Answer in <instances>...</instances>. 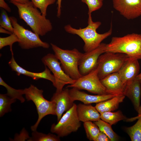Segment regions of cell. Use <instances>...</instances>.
Wrapping results in <instances>:
<instances>
[{
  "label": "cell",
  "instance_id": "7402d4cb",
  "mask_svg": "<svg viewBox=\"0 0 141 141\" xmlns=\"http://www.w3.org/2000/svg\"><path fill=\"white\" fill-rule=\"evenodd\" d=\"M137 117L138 120L135 124L125 128V131L132 141H141V114Z\"/></svg>",
  "mask_w": 141,
  "mask_h": 141
},
{
  "label": "cell",
  "instance_id": "f546056e",
  "mask_svg": "<svg viewBox=\"0 0 141 141\" xmlns=\"http://www.w3.org/2000/svg\"><path fill=\"white\" fill-rule=\"evenodd\" d=\"M19 40L16 36L13 33L7 37H0V49L7 46H9L10 51H13L12 45L16 42Z\"/></svg>",
  "mask_w": 141,
  "mask_h": 141
},
{
  "label": "cell",
  "instance_id": "74e56055",
  "mask_svg": "<svg viewBox=\"0 0 141 141\" xmlns=\"http://www.w3.org/2000/svg\"><path fill=\"white\" fill-rule=\"evenodd\" d=\"M101 1H103V0H101Z\"/></svg>",
  "mask_w": 141,
  "mask_h": 141
},
{
  "label": "cell",
  "instance_id": "d4e9b609",
  "mask_svg": "<svg viewBox=\"0 0 141 141\" xmlns=\"http://www.w3.org/2000/svg\"><path fill=\"white\" fill-rule=\"evenodd\" d=\"M16 99L10 97L6 94H0V117L11 111V104L15 102Z\"/></svg>",
  "mask_w": 141,
  "mask_h": 141
},
{
  "label": "cell",
  "instance_id": "4fadbf2b",
  "mask_svg": "<svg viewBox=\"0 0 141 141\" xmlns=\"http://www.w3.org/2000/svg\"><path fill=\"white\" fill-rule=\"evenodd\" d=\"M53 103L55 112L58 121L63 113L71 108L74 104V101L70 95L69 90L66 89L53 94L51 100Z\"/></svg>",
  "mask_w": 141,
  "mask_h": 141
},
{
  "label": "cell",
  "instance_id": "30bf717a",
  "mask_svg": "<svg viewBox=\"0 0 141 141\" xmlns=\"http://www.w3.org/2000/svg\"><path fill=\"white\" fill-rule=\"evenodd\" d=\"M74 87L79 90H84L98 95L108 94L98 75L97 66L87 74L76 80L72 84L67 88Z\"/></svg>",
  "mask_w": 141,
  "mask_h": 141
},
{
  "label": "cell",
  "instance_id": "d6986e66",
  "mask_svg": "<svg viewBox=\"0 0 141 141\" xmlns=\"http://www.w3.org/2000/svg\"><path fill=\"white\" fill-rule=\"evenodd\" d=\"M125 96L122 94L117 95L111 99L97 103L95 107L100 114L113 111L118 109L119 104L123 102Z\"/></svg>",
  "mask_w": 141,
  "mask_h": 141
},
{
  "label": "cell",
  "instance_id": "52a82bcc",
  "mask_svg": "<svg viewBox=\"0 0 141 141\" xmlns=\"http://www.w3.org/2000/svg\"><path fill=\"white\" fill-rule=\"evenodd\" d=\"M9 17L14 28L13 33L19 39V45L22 49H28L38 47L47 49L49 47V44L42 41L38 34L20 25L16 18L14 16Z\"/></svg>",
  "mask_w": 141,
  "mask_h": 141
},
{
  "label": "cell",
  "instance_id": "2e32d148",
  "mask_svg": "<svg viewBox=\"0 0 141 141\" xmlns=\"http://www.w3.org/2000/svg\"><path fill=\"white\" fill-rule=\"evenodd\" d=\"M100 80L108 94H123L126 83L118 72L110 74Z\"/></svg>",
  "mask_w": 141,
  "mask_h": 141
},
{
  "label": "cell",
  "instance_id": "8fae6325",
  "mask_svg": "<svg viewBox=\"0 0 141 141\" xmlns=\"http://www.w3.org/2000/svg\"><path fill=\"white\" fill-rule=\"evenodd\" d=\"M106 44L101 43L96 48L83 53L79 62V71L82 76L89 73L97 66L100 55L105 52Z\"/></svg>",
  "mask_w": 141,
  "mask_h": 141
},
{
  "label": "cell",
  "instance_id": "7c38bea8",
  "mask_svg": "<svg viewBox=\"0 0 141 141\" xmlns=\"http://www.w3.org/2000/svg\"><path fill=\"white\" fill-rule=\"evenodd\" d=\"M114 8L128 20L141 15V0H113Z\"/></svg>",
  "mask_w": 141,
  "mask_h": 141
},
{
  "label": "cell",
  "instance_id": "cb8c5ba5",
  "mask_svg": "<svg viewBox=\"0 0 141 141\" xmlns=\"http://www.w3.org/2000/svg\"><path fill=\"white\" fill-rule=\"evenodd\" d=\"M95 124L98 127L100 131L106 134L110 138L111 141H117L118 136L112 129L111 125L101 120L95 121Z\"/></svg>",
  "mask_w": 141,
  "mask_h": 141
},
{
  "label": "cell",
  "instance_id": "4dcf8cb0",
  "mask_svg": "<svg viewBox=\"0 0 141 141\" xmlns=\"http://www.w3.org/2000/svg\"><path fill=\"white\" fill-rule=\"evenodd\" d=\"M81 1L87 5L88 15L91 14L93 12L100 9L103 5V2L101 0H81Z\"/></svg>",
  "mask_w": 141,
  "mask_h": 141
},
{
  "label": "cell",
  "instance_id": "5b68a950",
  "mask_svg": "<svg viewBox=\"0 0 141 141\" xmlns=\"http://www.w3.org/2000/svg\"><path fill=\"white\" fill-rule=\"evenodd\" d=\"M24 95L27 100L32 101L35 105L38 114V120L31 127L32 131H37L42 119L49 115H56L54 104L51 101L46 99L43 95V90L39 89L33 85L24 89Z\"/></svg>",
  "mask_w": 141,
  "mask_h": 141
},
{
  "label": "cell",
  "instance_id": "4316f807",
  "mask_svg": "<svg viewBox=\"0 0 141 141\" xmlns=\"http://www.w3.org/2000/svg\"><path fill=\"white\" fill-rule=\"evenodd\" d=\"M84 126L87 138L90 140L95 141L100 131L98 127L90 121L84 122Z\"/></svg>",
  "mask_w": 141,
  "mask_h": 141
},
{
  "label": "cell",
  "instance_id": "9c48e42d",
  "mask_svg": "<svg viewBox=\"0 0 141 141\" xmlns=\"http://www.w3.org/2000/svg\"><path fill=\"white\" fill-rule=\"evenodd\" d=\"M42 61L52 73L55 79L54 87L56 92H60L63 90L66 85L73 84L75 81L68 75L62 68L60 62L54 54L49 53L44 56Z\"/></svg>",
  "mask_w": 141,
  "mask_h": 141
},
{
  "label": "cell",
  "instance_id": "83f0119b",
  "mask_svg": "<svg viewBox=\"0 0 141 141\" xmlns=\"http://www.w3.org/2000/svg\"><path fill=\"white\" fill-rule=\"evenodd\" d=\"M34 5L39 9L43 15L46 16L48 7L57 0H31Z\"/></svg>",
  "mask_w": 141,
  "mask_h": 141
},
{
  "label": "cell",
  "instance_id": "5bb4252c",
  "mask_svg": "<svg viewBox=\"0 0 141 141\" xmlns=\"http://www.w3.org/2000/svg\"><path fill=\"white\" fill-rule=\"evenodd\" d=\"M123 94L131 100L138 115H141V82L137 77L126 83Z\"/></svg>",
  "mask_w": 141,
  "mask_h": 141
},
{
  "label": "cell",
  "instance_id": "603a6c76",
  "mask_svg": "<svg viewBox=\"0 0 141 141\" xmlns=\"http://www.w3.org/2000/svg\"><path fill=\"white\" fill-rule=\"evenodd\" d=\"M0 85L6 88L7 91L6 94L10 97L18 99L21 103L25 102V100L23 96V95H24V89H16L13 88L5 82L1 77Z\"/></svg>",
  "mask_w": 141,
  "mask_h": 141
},
{
  "label": "cell",
  "instance_id": "484cf974",
  "mask_svg": "<svg viewBox=\"0 0 141 141\" xmlns=\"http://www.w3.org/2000/svg\"><path fill=\"white\" fill-rule=\"evenodd\" d=\"M60 137L51 133L47 134L37 132L33 131L32 137L28 141H58L60 140Z\"/></svg>",
  "mask_w": 141,
  "mask_h": 141
},
{
  "label": "cell",
  "instance_id": "8992f818",
  "mask_svg": "<svg viewBox=\"0 0 141 141\" xmlns=\"http://www.w3.org/2000/svg\"><path fill=\"white\" fill-rule=\"evenodd\" d=\"M129 57L121 53L106 52L98 58L97 64L98 75L101 80L111 73L118 72Z\"/></svg>",
  "mask_w": 141,
  "mask_h": 141
},
{
  "label": "cell",
  "instance_id": "f1b7e54d",
  "mask_svg": "<svg viewBox=\"0 0 141 141\" xmlns=\"http://www.w3.org/2000/svg\"><path fill=\"white\" fill-rule=\"evenodd\" d=\"M0 27L14 33V28L11 22L10 17L5 10H2L0 14Z\"/></svg>",
  "mask_w": 141,
  "mask_h": 141
},
{
  "label": "cell",
  "instance_id": "e575fe53",
  "mask_svg": "<svg viewBox=\"0 0 141 141\" xmlns=\"http://www.w3.org/2000/svg\"><path fill=\"white\" fill-rule=\"evenodd\" d=\"M0 33H1L7 34L10 35L13 33L10 32L1 27H0Z\"/></svg>",
  "mask_w": 141,
  "mask_h": 141
},
{
  "label": "cell",
  "instance_id": "8d00e7d4",
  "mask_svg": "<svg viewBox=\"0 0 141 141\" xmlns=\"http://www.w3.org/2000/svg\"><path fill=\"white\" fill-rule=\"evenodd\" d=\"M137 77L141 82V73L138 74Z\"/></svg>",
  "mask_w": 141,
  "mask_h": 141
},
{
  "label": "cell",
  "instance_id": "ac0fdd59",
  "mask_svg": "<svg viewBox=\"0 0 141 141\" xmlns=\"http://www.w3.org/2000/svg\"><path fill=\"white\" fill-rule=\"evenodd\" d=\"M77 115L79 121L84 122L96 121L100 119V114L95 107L91 105L80 104L77 105Z\"/></svg>",
  "mask_w": 141,
  "mask_h": 141
},
{
  "label": "cell",
  "instance_id": "ba28073f",
  "mask_svg": "<svg viewBox=\"0 0 141 141\" xmlns=\"http://www.w3.org/2000/svg\"><path fill=\"white\" fill-rule=\"evenodd\" d=\"M77 105L74 103L57 124L52 125L51 132L56 134L60 137H63L77 131L81 126L77 115Z\"/></svg>",
  "mask_w": 141,
  "mask_h": 141
},
{
  "label": "cell",
  "instance_id": "7a4b0ae2",
  "mask_svg": "<svg viewBox=\"0 0 141 141\" xmlns=\"http://www.w3.org/2000/svg\"><path fill=\"white\" fill-rule=\"evenodd\" d=\"M88 15V25L84 28L76 29L70 25H66L64 27L67 32L77 35L82 39L84 43L83 49L85 52L90 51L98 47L103 40L111 34L112 31L111 25L110 30L107 32L103 34L98 33L97 30L101 25V22H93L91 14Z\"/></svg>",
  "mask_w": 141,
  "mask_h": 141
},
{
  "label": "cell",
  "instance_id": "6da1fadb",
  "mask_svg": "<svg viewBox=\"0 0 141 141\" xmlns=\"http://www.w3.org/2000/svg\"><path fill=\"white\" fill-rule=\"evenodd\" d=\"M10 2L17 7L20 18L30 26L33 32L43 36L52 30L50 21L42 15L31 1L24 4L14 1Z\"/></svg>",
  "mask_w": 141,
  "mask_h": 141
},
{
  "label": "cell",
  "instance_id": "9a60e30c",
  "mask_svg": "<svg viewBox=\"0 0 141 141\" xmlns=\"http://www.w3.org/2000/svg\"><path fill=\"white\" fill-rule=\"evenodd\" d=\"M69 92L71 98L74 101L76 100L79 101L84 104H87L93 103H98L111 99L117 95L112 94L92 95L74 87L69 90Z\"/></svg>",
  "mask_w": 141,
  "mask_h": 141
},
{
  "label": "cell",
  "instance_id": "44dd1931",
  "mask_svg": "<svg viewBox=\"0 0 141 141\" xmlns=\"http://www.w3.org/2000/svg\"><path fill=\"white\" fill-rule=\"evenodd\" d=\"M100 114V119L111 125L120 120L127 119L120 111L114 112L106 111Z\"/></svg>",
  "mask_w": 141,
  "mask_h": 141
},
{
  "label": "cell",
  "instance_id": "277c9868",
  "mask_svg": "<svg viewBox=\"0 0 141 141\" xmlns=\"http://www.w3.org/2000/svg\"><path fill=\"white\" fill-rule=\"evenodd\" d=\"M50 44L54 55L60 61L61 67L65 73L75 80L81 77L78 66L79 60L83 53L76 49L65 50L52 43Z\"/></svg>",
  "mask_w": 141,
  "mask_h": 141
},
{
  "label": "cell",
  "instance_id": "d590c367",
  "mask_svg": "<svg viewBox=\"0 0 141 141\" xmlns=\"http://www.w3.org/2000/svg\"><path fill=\"white\" fill-rule=\"evenodd\" d=\"M10 1H14L21 4L26 3L29 1V0H7Z\"/></svg>",
  "mask_w": 141,
  "mask_h": 141
},
{
  "label": "cell",
  "instance_id": "836d02e7",
  "mask_svg": "<svg viewBox=\"0 0 141 141\" xmlns=\"http://www.w3.org/2000/svg\"><path fill=\"white\" fill-rule=\"evenodd\" d=\"M62 0H57V16L58 17H59L61 14V2Z\"/></svg>",
  "mask_w": 141,
  "mask_h": 141
},
{
  "label": "cell",
  "instance_id": "3957f363",
  "mask_svg": "<svg viewBox=\"0 0 141 141\" xmlns=\"http://www.w3.org/2000/svg\"><path fill=\"white\" fill-rule=\"evenodd\" d=\"M106 52L124 54L129 57L141 59V34L132 33L113 37L111 42L106 44Z\"/></svg>",
  "mask_w": 141,
  "mask_h": 141
},
{
  "label": "cell",
  "instance_id": "d6a6232c",
  "mask_svg": "<svg viewBox=\"0 0 141 141\" xmlns=\"http://www.w3.org/2000/svg\"><path fill=\"white\" fill-rule=\"evenodd\" d=\"M0 7L8 12H11V8L4 0H0Z\"/></svg>",
  "mask_w": 141,
  "mask_h": 141
},
{
  "label": "cell",
  "instance_id": "1f68e13d",
  "mask_svg": "<svg viewBox=\"0 0 141 141\" xmlns=\"http://www.w3.org/2000/svg\"><path fill=\"white\" fill-rule=\"evenodd\" d=\"M109 137L104 133L100 131L95 141H110Z\"/></svg>",
  "mask_w": 141,
  "mask_h": 141
},
{
  "label": "cell",
  "instance_id": "e0dca14e",
  "mask_svg": "<svg viewBox=\"0 0 141 141\" xmlns=\"http://www.w3.org/2000/svg\"><path fill=\"white\" fill-rule=\"evenodd\" d=\"M140 67L138 60L129 57L123 64L118 73L125 83L136 78L139 74Z\"/></svg>",
  "mask_w": 141,
  "mask_h": 141
},
{
  "label": "cell",
  "instance_id": "ffe728a7",
  "mask_svg": "<svg viewBox=\"0 0 141 141\" xmlns=\"http://www.w3.org/2000/svg\"><path fill=\"white\" fill-rule=\"evenodd\" d=\"M11 57L8 62V64L12 70L15 71L18 75H23L31 77L34 80L43 79L44 74L43 72L40 73H34L27 70L19 66L16 61L14 56L13 51L11 52Z\"/></svg>",
  "mask_w": 141,
  "mask_h": 141
}]
</instances>
